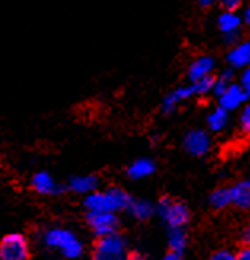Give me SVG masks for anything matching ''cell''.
Returning a JSON list of instances; mask_svg holds the SVG:
<instances>
[{
    "label": "cell",
    "mask_w": 250,
    "mask_h": 260,
    "mask_svg": "<svg viewBox=\"0 0 250 260\" xmlns=\"http://www.w3.org/2000/svg\"><path fill=\"white\" fill-rule=\"evenodd\" d=\"M156 171V163L152 160V158H137V160H134L128 169H126V174L129 179L132 180H140V179H147L153 176Z\"/></svg>",
    "instance_id": "cell-16"
},
{
    "label": "cell",
    "mask_w": 250,
    "mask_h": 260,
    "mask_svg": "<svg viewBox=\"0 0 250 260\" xmlns=\"http://www.w3.org/2000/svg\"><path fill=\"white\" fill-rule=\"evenodd\" d=\"M239 83L242 85V88L245 89V91L248 93V96H250V66L244 67V69L241 71V75H239Z\"/></svg>",
    "instance_id": "cell-27"
},
{
    "label": "cell",
    "mask_w": 250,
    "mask_h": 260,
    "mask_svg": "<svg viewBox=\"0 0 250 260\" xmlns=\"http://www.w3.org/2000/svg\"><path fill=\"white\" fill-rule=\"evenodd\" d=\"M30 187L39 195H47V197H58L64 190H67L47 171H39L33 174L30 179Z\"/></svg>",
    "instance_id": "cell-9"
},
{
    "label": "cell",
    "mask_w": 250,
    "mask_h": 260,
    "mask_svg": "<svg viewBox=\"0 0 250 260\" xmlns=\"http://www.w3.org/2000/svg\"><path fill=\"white\" fill-rule=\"evenodd\" d=\"M206 123H207V128L212 133H220V131H223L226 126H228V123H230V112L226 110V109H223L222 106L215 107V109H212L207 114Z\"/></svg>",
    "instance_id": "cell-18"
},
{
    "label": "cell",
    "mask_w": 250,
    "mask_h": 260,
    "mask_svg": "<svg viewBox=\"0 0 250 260\" xmlns=\"http://www.w3.org/2000/svg\"><path fill=\"white\" fill-rule=\"evenodd\" d=\"M42 244L50 251L59 252L67 258H78L85 254V246L78 236L64 227H51L43 230L40 235Z\"/></svg>",
    "instance_id": "cell-1"
},
{
    "label": "cell",
    "mask_w": 250,
    "mask_h": 260,
    "mask_svg": "<svg viewBox=\"0 0 250 260\" xmlns=\"http://www.w3.org/2000/svg\"><path fill=\"white\" fill-rule=\"evenodd\" d=\"M126 211L129 212V216L132 219L139 222H145L152 219L156 214V205L145 198H132Z\"/></svg>",
    "instance_id": "cell-15"
},
{
    "label": "cell",
    "mask_w": 250,
    "mask_h": 260,
    "mask_svg": "<svg viewBox=\"0 0 250 260\" xmlns=\"http://www.w3.org/2000/svg\"><path fill=\"white\" fill-rule=\"evenodd\" d=\"M132 197L121 187H107L104 190H94L85 195L83 206L86 211H107V212H121L126 211Z\"/></svg>",
    "instance_id": "cell-2"
},
{
    "label": "cell",
    "mask_w": 250,
    "mask_h": 260,
    "mask_svg": "<svg viewBox=\"0 0 250 260\" xmlns=\"http://www.w3.org/2000/svg\"><path fill=\"white\" fill-rule=\"evenodd\" d=\"M167 230H169L167 232V249L185 254L187 244H188V235L185 232V227L167 229Z\"/></svg>",
    "instance_id": "cell-20"
},
{
    "label": "cell",
    "mask_w": 250,
    "mask_h": 260,
    "mask_svg": "<svg viewBox=\"0 0 250 260\" xmlns=\"http://www.w3.org/2000/svg\"><path fill=\"white\" fill-rule=\"evenodd\" d=\"M184 255L185 254H180V252H175V251H166V254H164V258L166 260H182L184 258Z\"/></svg>",
    "instance_id": "cell-30"
},
{
    "label": "cell",
    "mask_w": 250,
    "mask_h": 260,
    "mask_svg": "<svg viewBox=\"0 0 250 260\" xmlns=\"http://www.w3.org/2000/svg\"><path fill=\"white\" fill-rule=\"evenodd\" d=\"M30 255V246L24 235L8 233L0 241V258L24 260Z\"/></svg>",
    "instance_id": "cell-5"
},
{
    "label": "cell",
    "mask_w": 250,
    "mask_h": 260,
    "mask_svg": "<svg viewBox=\"0 0 250 260\" xmlns=\"http://www.w3.org/2000/svg\"><path fill=\"white\" fill-rule=\"evenodd\" d=\"M241 238H242V243H244V244H250V222L244 227Z\"/></svg>",
    "instance_id": "cell-33"
},
{
    "label": "cell",
    "mask_w": 250,
    "mask_h": 260,
    "mask_svg": "<svg viewBox=\"0 0 250 260\" xmlns=\"http://www.w3.org/2000/svg\"><path fill=\"white\" fill-rule=\"evenodd\" d=\"M236 258H239V260H250V244H244L241 249L236 252Z\"/></svg>",
    "instance_id": "cell-29"
},
{
    "label": "cell",
    "mask_w": 250,
    "mask_h": 260,
    "mask_svg": "<svg viewBox=\"0 0 250 260\" xmlns=\"http://www.w3.org/2000/svg\"><path fill=\"white\" fill-rule=\"evenodd\" d=\"M128 241L120 232H113L104 236H97L93 247V257L97 260H121L126 258Z\"/></svg>",
    "instance_id": "cell-4"
},
{
    "label": "cell",
    "mask_w": 250,
    "mask_h": 260,
    "mask_svg": "<svg viewBox=\"0 0 250 260\" xmlns=\"http://www.w3.org/2000/svg\"><path fill=\"white\" fill-rule=\"evenodd\" d=\"M195 2L198 4L199 8H204V10H206V8H210L212 5L217 4L219 0H195Z\"/></svg>",
    "instance_id": "cell-32"
},
{
    "label": "cell",
    "mask_w": 250,
    "mask_h": 260,
    "mask_svg": "<svg viewBox=\"0 0 250 260\" xmlns=\"http://www.w3.org/2000/svg\"><path fill=\"white\" fill-rule=\"evenodd\" d=\"M239 125L245 136L250 138V99L241 107V115H239Z\"/></svg>",
    "instance_id": "cell-22"
},
{
    "label": "cell",
    "mask_w": 250,
    "mask_h": 260,
    "mask_svg": "<svg viewBox=\"0 0 250 260\" xmlns=\"http://www.w3.org/2000/svg\"><path fill=\"white\" fill-rule=\"evenodd\" d=\"M219 78H222V80L228 82V83H233L236 82V69H233L231 66H226L225 69H222L217 75Z\"/></svg>",
    "instance_id": "cell-24"
},
{
    "label": "cell",
    "mask_w": 250,
    "mask_h": 260,
    "mask_svg": "<svg viewBox=\"0 0 250 260\" xmlns=\"http://www.w3.org/2000/svg\"><path fill=\"white\" fill-rule=\"evenodd\" d=\"M242 24L245 26V27H248L250 29V5H247L245 8H244V11H242Z\"/></svg>",
    "instance_id": "cell-31"
},
{
    "label": "cell",
    "mask_w": 250,
    "mask_h": 260,
    "mask_svg": "<svg viewBox=\"0 0 250 260\" xmlns=\"http://www.w3.org/2000/svg\"><path fill=\"white\" fill-rule=\"evenodd\" d=\"M156 214L164 222L167 229L187 227L190 222V209L184 201L174 200L170 197H163L156 203Z\"/></svg>",
    "instance_id": "cell-3"
},
{
    "label": "cell",
    "mask_w": 250,
    "mask_h": 260,
    "mask_svg": "<svg viewBox=\"0 0 250 260\" xmlns=\"http://www.w3.org/2000/svg\"><path fill=\"white\" fill-rule=\"evenodd\" d=\"M225 61L236 71H242L244 67L250 66V39H242L230 47L226 51Z\"/></svg>",
    "instance_id": "cell-10"
},
{
    "label": "cell",
    "mask_w": 250,
    "mask_h": 260,
    "mask_svg": "<svg viewBox=\"0 0 250 260\" xmlns=\"http://www.w3.org/2000/svg\"><path fill=\"white\" fill-rule=\"evenodd\" d=\"M213 82H215V75H207L202 77L199 80L193 82V89H195V96H207L212 94V88H213Z\"/></svg>",
    "instance_id": "cell-21"
},
{
    "label": "cell",
    "mask_w": 250,
    "mask_h": 260,
    "mask_svg": "<svg viewBox=\"0 0 250 260\" xmlns=\"http://www.w3.org/2000/svg\"><path fill=\"white\" fill-rule=\"evenodd\" d=\"M228 82H225V80H222V78H219L217 75H215V82H213V88H212V94L215 96V98H219L226 88H228Z\"/></svg>",
    "instance_id": "cell-26"
},
{
    "label": "cell",
    "mask_w": 250,
    "mask_h": 260,
    "mask_svg": "<svg viewBox=\"0 0 250 260\" xmlns=\"http://www.w3.org/2000/svg\"><path fill=\"white\" fill-rule=\"evenodd\" d=\"M193 96H195V89H193L191 83L184 85V86H177V88L172 89V91H169L164 96L163 103H161V112L166 115L174 114L182 103H185V101L191 99Z\"/></svg>",
    "instance_id": "cell-12"
},
{
    "label": "cell",
    "mask_w": 250,
    "mask_h": 260,
    "mask_svg": "<svg viewBox=\"0 0 250 260\" xmlns=\"http://www.w3.org/2000/svg\"><path fill=\"white\" fill-rule=\"evenodd\" d=\"M217 99H219V106H222L231 114V112L241 110V107L250 99V96L239 82H233Z\"/></svg>",
    "instance_id": "cell-8"
},
{
    "label": "cell",
    "mask_w": 250,
    "mask_h": 260,
    "mask_svg": "<svg viewBox=\"0 0 250 260\" xmlns=\"http://www.w3.org/2000/svg\"><path fill=\"white\" fill-rule=\"evenodd\" d=\"M207 203L213 211H223L233 206L230 187H217L215 190H212L210 195L207 197Z\"/></svg>",
    "instance_id": "cell-19"
},
{
    "label": "cell",
    "mask_w": 250,
    "mask_h": 260,
    "mask_svg": "<svg viewBox=\"0 0 250 260\" xmlns=\"http://www.w3.org/2000/svg\"><path fill=\"white\" fill-rule=\"evenodd\" d=\"M219 4L225 11H237L242 7V0H219Z\"/></svg>",
    "instance_id": "cell-25"
},
{
    "label": "cell",
    "mask_w": 250,
    "mask_h": 260,
    "mask_svg": "<svg viewBox=\"0 0 250 260\" xmlns=\"http://www.w3.org/2000/svg\"><path fill=\"white\" fill-rule=\"evenodd\" d=\"M210 257L213 260H234L236 258V252H233L230 249H219V251H215Z\"/></svg>",
    "instance_id": "cell-28"
},
{
    "label": "cell",
    "mask_w": 250,
    "mask_h": 260,
    "mask_svg": "<svg viewBox=\"0 0 250 260\" xmlns=\"http://www.w3.org/2000/svg\"><path fill=\"white\" fill-rule=\"evenodd\" d=\"M182 145H184V150L188 155L199 158V156H204L209 153L210 147H212V139L207 131L195 128V129H190L188 133H185Z\"/></svg>",
    "instance_id": "cell-7"
},
{
    "label": "cell",
    "mask_w": 250,
    "mask_h": 260,
    "mask_svg": "<svg viewBox=\"0 0 250 260\" xmlns=\"http://www.w3.org/2000/svg\"><path fill=\"white\" fill-rule=\"evenodd\" d=\"M222 40L223 43L226 45V47H233V45H236L237 42L242 40V34L241 30H234V32H226V34H222Z\"/></svg>",
    "instance_id": "cell-23"
},
{
    "label": "cell",
    "mask_w": 250,
    "mask_h": 260,
    "mask_svg": "<svg viewBox=\"0 0 250 260\" xmlns=\"http://www.w3.org/2000/svg\"><path fill=\"white\" fill-rule=\"evenodd\" d=\"M217 69V61H215L213 56L210 54H201L198 58H195L187 69V77L190 83L199 80L202 77H207V75H212Z\"/></svg>",
    "instance_id": "cell-11"
},
{
    "label": "cell",
    "mask_w": 250,
    "mask_h": 260,
    "mask_svg": "<svg viewBox=\"0 0 250 260\" xmlns=\"http://www.w3.org/2000/svg\"><path fill=\"white\" fill-rule=\"evenodd\" d=\"M242 16L237 11H225L222 10V13L217 18V27L222 34L226 32H234L242 29Z\"/></svg>",
    "instance_id": "cell-17"
},
{
    "label": "cell",
    "mask_w": 250,
    "mask_h": 260,
    "mask_svg": "<svg viewBox=\"0 0 250 260\" xmlns=\"http://www.w3.org/2000/svg\"><path fill=\"white\" fill-rule=\"evenodd\" d=\"M86 223L96 236H104L113 232H118L120 219L117 212L86 211Z\"/></svg>",
    "instance_id": "cell-6"
},
{
    "label": "cell",
    "mask_w": 250,
    "mask_h": 260,
    "mask_svg": "<svg viewBox=\"0 0 250 260\" xmlns=\"http://www.w3.org/2000/svg\"><path fill=\"white\" fill-rule=\"evenodd\" d=\"M231 191V205L237 209H250V179L236 180L233 185H230Z\"/></svg>",
    "instance_id": "cell-14"
},
{
    "label": "cell",
    "mask_w": 250,
    "mask_h": 260,
    "mask_svg": "<svg viewBox=\"0 0 250 260\" xmlns=\"http://www.w3.org/2000/svg\"><path fill=\"white\" fill-rule=\"evenodd\" d=\"M100 185V179L96 174H77L72 176L67 182L65 188L77 195H88L97 190Z\"/></svg>",
    "instance_id": "cell-13"
}]
</instances>
